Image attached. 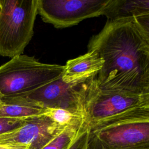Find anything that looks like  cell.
I'll return each instance as SVG.
<instances>
[{
  "instance_id": "cell-1",
  "label": "cell",
  "mask_w": 149,
  "mask_h": 149,
  "mask_svg": "<svg viewBox=\"0 0 149 149\" xmlns=\"http://www.w3.org/2000/svg\"><path fill=\"white\" fill-rule=\"evenodd\" d=\"M88 50L104 61L95 78L99 89L139 95L149 91V45L133 18L108 20L91 37Z\"/></svg>"
},
{
  "instance_id": "cell-2",
  "label": "cell",
  "mask_w": 149,
  "mask_h": 149,
  "mask_svg": "<svg viewBox=\"0 0 149 149\" xmlns=\"http://www.w3.org/2000/svg\"><path fill=\"white\" fill-rule=\"evenodd\" d=\"M104 149H149V111L141 104L89 127Z\"/></svg>"
},
{
  "instance_id": "cell-3",
  "label": "cell",
  "mask_w": 149,
  "mask_h": 149,
  "mask_svg": "<svg viewBox=\"0 0 149 149\" xmlns=\"http://www.w3.org/2000/svg\"><path fill=\"white\" fill-rule=\"evenodd\" d=\"M63 72L64 65L41 63L26 55H16L0 66V95H25L62 77Z\"/></svg>"
},
{
  "instance_id": "cell-4",
  "label": "cell",
  "mask_w": 149,
  "mask_h": 149,
  "mask_svg": "<svg viewBox=\"0 0 149 149\" xmlns=\"http://www.w3.org/2000/svg\"><path fill=\"white\" fill-rule=\"evenodd\" d=\"M0 55H21L34 34L38 0H1Z\"/></svg>"
},
{
  "instance_id": "cell-5",
  "label": "cell",
  "mask_w": 149,
  "mask_h": 149,
  "mask_svg": "<svg viewBox=\"0 0 149 149\" xmlns=\"http://www.w3.org/2000/svg\"><path fill=\"white\" fill-rule=\"evenodd\" d=\"M96 76L70 82L64 81L61 77L20 97L35 101L47 108L68 110L84 120L86 101Z\"/></svg>"
},
{
  "instance_id": "cell-6",
  "label": "cell",
  "mask_w": 149,
  "mask_h": 149,
  "mask_svg": "<svg viewBox=\"0 0 149 149\" xmlns=\"http://www.w3.org/2000/svg\"><path fill=\"white\" fill-rule=\"evenodd\" d=\"M109 0H38V13L45 23L62 29L103 15Z\"/></svg>"
},
{
  "instance_id": "cell-7",
  "label": "cell",
  "mask_w": 149,
  "mask_h": 149,
  "mask_svg": "<svg viewBox=\"0 0 149 149\" xmlns=\"http://www.w3.org/2000/svg\"><path fill=\"white\" fill-rule=\"evenodd\" d=\"M141 102V95L99 89L95 79L85 106L84 123L90 127L99 122L136 107Z\"/></svg>"
},
{
  "instance_id": "cell-8",
  "label": "cell",
  "mask_w": 149,
  "mask_h": 149,
  "mask_svg": "<svg viewBox=\"0 0 149 149\" xmlns=\"http://www.w3.org/2000/svg\"><path fill=\"white\" fill-rule=\"evenodd\" d=\"M65 128L44 115L28 118L20 126L0 134V147L9 149H41Z\"/></svg>"
},
{
  "instance_id": "cell-9",
  "label": "cell",
  "mask_w": 149,
  "mask_h": 149,
  "mask_svg": "<svg viewBox=\"0 0 149 149\" xmlns=\"http://www.w3.org/2000/svg\"><path fill=\"white\" fill-rule=\"evenodd\" d=\"M104 61L94 50H88L84 55L69 59L64 65L62 80L65 82L96 76L104 66Z\"/></svg>"
},
{
  "instance_id": "cell-10",
  "label": "cell",
  "mask_w": 149,
  "mask_h": 149,
  "mask_svg": "<svg viewBox=\"0 0 149 149\" xmlns=\"http://www.w3.org/2000/svg\"><path fill=\"white\" fill-rule=\"evenodd\" d=\"M48 108L20 96L2 97L0 118H29L45 115Z\"/></svg>"
},
{
  "instance_id": "cell-11",
  "label": "cell",
  "mask_w": 149,
  "mask_h": 149,
  "mask_svg": "<svg viewBox=\"0 0 149 149\" xmlns=\"http://www.w3.org/2000/svg\"><path fill=\"white\" fill-rule=\"evenodd\" d=\"M149 14V0H109L104 15L109 21Z\"/></svg>"
},
{
  "instance_id": "cell-12",
  "label": "cell",
  "mask_w": 149,
  "mask_h": 149,
  "mask_svg": "<svg viewBox=\"0 0 149 149\" xmlns=\"http://www.w3.org/2000/svg\"><path fill=\"white\" fill-rule=\"evenodd\" d=\"M45 115L62 128L69 126H79L85 124L82 117L61 108H48Z\"/></svg>"
},
{
  "instance_id": "cell-13",
  "label": "cell",
  "mask_w": 149,
  "mask_h": 149,
  "mask_svg": "<svg viewBox=\"0 0 149 149\" xmlns=\"http://www.w3.org/2000/svg\"><path fill=\"white\" fill-rule=\"evenodd\" d=\"M84 125L65 127L56 134L41 149H65Z\"/></svg>"
},
{
  "instance_id": "cell-14",
  "label": "cell",
  "mask_w": 149,
  "mask_h": 149,
  "mask_svg": "<svg viewBox=\"0 0 149 149\" xmlns=\"http://www.w3.org/2000/svg\"><path fill=\"white\" fill-rule=\"evenodd\" d=\"M28 118H0V134L20 126Z\"/></svg>"
},
{
  "instance_id": "cell-15",
  "label": "cell",
  "mask_w": 149,
  "mask_h": 149,
  "mask_svg": "<svg viewBox=\"0 0 149 149\" xmlns=\"http://www.w3.org/2000/svg\"><path fill=\"white\" fill-rule=\"evenodd\" d=\"M89 133V127H87L86 125H84L80 127L76 136L70 142L65 149H80Z\"/></svg>"
},
{
  "instance_id": "cell-16",
  "label": "cell",
  "mask_w": 149,
  "mask_h": 149,
  "mask_svg": "<svg viewBox=\"0 0 149 149\" xmlns=\"http://www.w3.org/2000/svg\"><path fill=\"white\" fill-rule=\"evenodd\" d=\"M133 19L149 45V14L134 17Z\"/></svg>"
},
{
  "instance_id": "cell-17",
  "label": "cell",
  "mask_w": 149,
  "mask_h": 149,
  "mask_svg": "<svg viewBox=\"0 0 149 149\" xmlns=\"http://www.w3.org/2000/svg\"><path fill=\"white\" fill-rule=\"evenodd\" d=\"M141 105L149 111V91L141 95Z\"/></svg>"
},
{
  "instance_id": "cell-18",
  "label": "cell",
  "mask_w": 149,
  "mask_h": 149,
  "mask_svg": "<svg viewBox=\"0 0 149 149\" xmlns=\"http://www.w3.org/2000/svg\"><path fill=\"white\" fill-rule=\"evenodd\" d=\"M89 137H90V133L87 137L85 141H84L83 144L81 146L80 149H88V146H89Z\"/></svg>"
},
{
  "instance_id": "cell-19",
  "label": "cell",
  "mask_w": 149,
  "mask_h": 149,
  "mask_svg": "<svg viewBox=\"0 0 149 149\" xmlns=\"http://www.w3.org/2000/svg\"><path fill=\"white\" fill-rule=\"evenodd\" d=\"M1 8H2V3H1V0H0V12H1Z\"/></svg>"
},
{
  "instance_id": "cell-20",
  "label": "cell",
  "mask_w": 149,
  "mask_h": 149,
  "mask_svg": "<svg viewBox=\"0 0 149 149\" xmlns=\"http://www.w3.org/2000/svg\"><path fill=\"white\" fill-rule=\"evenodd\" d=\"M1 104H2V97L0 95V106H1Z\"/></svg>"
},
{
  "instance_id": "cell-21",
  "label": "cell",
  "mask_w": 149,
  "mask_h": 149,
  "mask_svg": "<svg viewBox=\"0 0 149 149\" xmlns=\"http://www.w3.org/2000/svg\"><path fill=\"white\" fill-rule=\"evenodd\" d=\"M0 149H9V148H7L5 147H0Z\"/></svg>"
}]
</instances>
